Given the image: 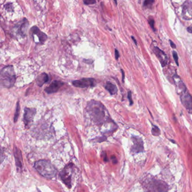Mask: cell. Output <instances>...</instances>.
<instances>
[{"label":"cell","instance_id":"cell-33","mask_svg":"<svg viewBox=\"0 0 192 192\" xmlns=\"http://www.w3.org/2000/svg\"><path fill=\"white\" fill-rule=\"evenodd\" d=\"M114 2L115 3V4H116V5H117V1H114Z\"/></svg>","mask_w":192,"mask_h":192},{"label":"cell","instance_id":"cell-12","mask_svg":"<svg viewBox=\"0 0 192 192\" xmlns=\"http://www.w3.org/2000/svg\"><path fill=\"white\" fill-rule=\"evenodd\" d=\"M182 16L184 19H192V3L190 1H185L183 5Z\"/></svg>","mask_w":192,"mask_h":192},{"label":"cell","instance_id":"cell-30","mask_svg":"<svg viewBox=\"0 0 192 192\" xmlns=\"http://www.w3.org/2000/svg\"><path fill=\"white\" fill-rule=\"evenodd\" d=\"M121 72H122V82H124V80H125V72H124V71L122 69H121Z\"/></svg>","mask_w":192,"mask_h":192},{"label":"cell","instance_id":"cell-27","mask_svg":"<svg viewBox=\"0 0 192 192\" xmlns=\"http://www.w3.org/2000/svg\"><path fill=\"white\" fill-rule=\"evenodd\" d=\"M112 162H113V163H114V164H116V163H117V158H115V156H112Z\"/></svg>","mask_w":192,"mask_h":192},{"label":"cell","instance_id":"cell-26","mask_svg":"<svg viewBox=\"0 0 192 192\" xmlns=\"http://www.w3.org/2000/svg\"><path fill=\"white\" fill-rule=\"evenodd\" d=\"M120 57V54L117 49H115V58L116 60H118Z\"/></svg>","mask_w":192,"mask_h":192},{"label":"cell","instance_id":"cell-6","mask_svg":"<svg viewBox=\"0 0 192 192\" xmlns=\"http://www.w3.org/2000/svg\"><path fill=\"white\" fill-rule=\"evenodd\" d=\"M73 167L72 163L66 166L62 171L60 174V176L61 177V179L62 181L64 182V183L67 186H68L69 188L71 187V183H72V175H71V172L72 171V168Z\"/></svg>","mask_w":192,"mask_h":192},{"label":"cell","instance_id":"cell-17","mask_svg":"<svg viewBox=\"0 0 192 192\" xmlns=\"http://www.w3.org/2000/svg\"><path fill=\"white\" fill-rule=\"evenodd\" d=\"M105 89L108 91L111 95H115L117 94L118 89L117 86L111 82H107L105 86Z\"/></svg>","mask_w":192,"mask_h":192},{"label":"cell","instance_id":"cell-1","mask_svg":"<svg viewBox=\"0 0 192 192\" xmlns=\"http://www.w3.org/2000/svg\"><path fill=\"white\" fill-rule=\"evenodd\" d=\"M86 110L92 120L97 124L103 123L105 117V107L100 102L92 100L88 102Z\"/></svg>","mask_w":192,"mask_h":192},{"label":"cell","instance_id":"cell-22","mask_svg":"<svg viewBox=\"0 0 192 192\" xmlns=\"http://www.w3.org/2000/svg\"><path fill=\"white\" fill-rule=\"evenodd\" d=\"M173 58L175 60V63L176 64V65L177 66H179V62H178V56H177V52L176 51H174L173 52Z\"/></svg>","mask_w":192,"mask_h":192},{"label":"cell","instance_id":"cell-31","mask_svg":"<svg viewBox=\"0 0 192 192\" xmlns=\"http://www.w3.org/2000/svg\"><path fill=\"white\" fill-rule=\"evenodd\" d=\"M187 30L188 31V32L192 33V27H189L187 28Z\"/></svg>","mask_w":192,"mask_h":192},{"label":"cell","instance_id":"cell-13","mask_svg":"<svg viewBox=\"0 0 192 192\" xmlns=\"http://www.w3.org/2000/svg\"><path fill=\"white\" fill-rule=\"evenodd\" d=\"M64 84L61 81H54L50 85L45 89V91L48 94H51L58 92L59 89Z\"/></svg>","mask_w":192,"mask_h":192},{"label":"cell","instance_id":"cell-15","mask_svg":"<svg viewBox=\"0 0 192 192\" xmlns=\"http://www.w3.org/2000/svg\"><path fill=\"white\" fill-rule=\"evenodd\" d=\"M14 158L15 159V163L17 167L22 168L23 166V158L22 152L16 146H15L14 149Z\"/></svg>","mask_w":192,"mask_h":192},{"label":"cell","instance_id":"cell-11","mask_svg":"<svg viewBox=\"0 0 192 192\" xmlns=\"http://www.w3.org/2000/svg\"><path fill=\"white\" fill-rule=\"evenodd\" d=\"M29 33L31 37L37 36L38 39V42L41 44H44L47 39V36L46 34H45L39 30V28L37 26H33L31 28Z\"/></svg>","mask_w":192,"mask_h":192},{"label":"cell","instance_id":"cell-2","mask_svg":"<svg viewBox=\"0 0 192 192\" xmlns=\"http://www.w3.org/2000/svg\"><path fill=\"white\" fill-rule=\"evenodd\" d=\"M35 168L42 176L52 179L56 174V170L51 162L47 160H39L35 162Z\"/></svg>","mask_w":192,"mask_h":192},{"label":"cell","instance_id":"cell-18","mask_svg":"<svg viewBox=\"0 0 192 192\" xmlns=\"http://www.w3.org/2000/svg\"><path fill=\"white\" fill-rule=\"evenodd\" d=\"M20 108L19 101H18L16 104L15 113V114H14V121L15 123H16L17 122V121H18V119L19 116V114H20Z\"/></svg>","mask_w":192,"mask_h":192},{"label":"cell","instance_id":"cell-3","mask_svg":"<svg viewBox=\"0 0 192 192\" xmlns=\"http://www.w3.org/2000/svg\"><path fill=\"white\" fill-rule=\"evenodd\" d=\"M1 84L5 88L10 89L14 86L16 81V75L12 66L5 67L1 70Z\"/></svg>","mask_w":192,"mask_h":192},{"label":"cell","instance_id":"cell-16","mask_svg":"<svg viewBox=\"0 0 192 192\" xmlns=\"http://www.w3.org/2000/svg\"><path fill=\"white\" fill-rule=\"evenodd\" d=\"M49 80V76L46 73H42L39 74L36 79L37 84L39 87H42L45 83H47Z\"/></svg>","mask_w":192,"mask_h":192},{"label":"cell","instance_id":"cell-25","mask_svg":"<svg viewBox=\"0 0 192 192\" xmlns=\"http://www.w3.org/2000/svg\"><path fill=\"white\" fill-rule=\"evenodd\" d=\"M97 2L95 1H93V0H87V1H83V3L85 5H93V4H95V3Z\"/></svg>","mask_w":192,"mask_h":192},{"label":"cell","instance_id":"cell-10","mask_svg":"<svg viewBox=\"0 0 192 192\" xmlns=\"http://www.w3.org/2000/svg\"><path fill=\"white\" fill-rule=\"evenodd\" d=\"M132 142L133 146L131 148V152L134 154L141 153L144 151V143L142 139L137 136H132Z\"/></svg>","mask_w":192,"mask_h":192},{"label":"cell","instance_id":"cell-19","mask_svg":"<svg viewBox=\"0 0 192 192\" xmlns=\"http://www.w3.org/2000/svg\"><path fill=\"white\" fill-rule=\"evenodd\" d=\"M152 135H154V136H159V135L161 134V131L159 129L158 127L157 126H154V125H152Z\"/></svg>","mask_w":192,"mask_h":192},{"label":"cell","instance_id":"cell-7","mask_svg":"<svg viewBox=\"0 0 192 192\" xmlns=\"http://www.w3.org/2000/svg\"><path fill=\"white\" fill-rule=\"evenodd\" d=\"M97 82L94 78H83L80 80H74L72 82L73 85L79 88H87L92 87L96 85Z\"/></svg>","mask_w":192,"mask_h":192},{"label":"cell","instance_id":"cell-24","mask_svg":"<svg viewBox=\"0 0 192 192\" xmlns=\"http://www.w3.org/2000/svg\"><path fill=\"white\" fill-rule=\"evenodd\" d=\"M127 98L129 99V102H130V105H132L133 104V100L132 99V94H131V91H129L128 92V95H127Z\"/></svg>","mask_w":192,"mask_h":192},{"label":"cell","instance_id":"cell-23","mask_svg":"<svg viewBox=\"0 0 192 192\" xmlns=\"http://www.w3.org/2000/svg\"><path fill=\"white\" fill-rule=\"evenodd\" d=\"M149 24L150 25L151 27L154 30H156V29H154V19L152 18H150L149 19Z\"/></svg>","mask_w":192,"mask_h":192},{"label":"cell","instance_id":"cell-29","mask_svg":"<svg viewBox=\"0 0 192 192\" xmlns=\"http://www.w3.org/2000/svg\"><path fill=\"white\" fill-rule=\"evenodd\" d=\"M104 156L103 157L104 161H105V162L108 161V158H107V157H106V154L105 152H104Z\"/></svg>","mask_w":192,"mask_h":192},{"label":"cell","instance_id":"cell-21","mask_svg":"<svg viewBox=\"0 0 192 192\" xmlns=\"http://www.w3.org/2000/svg\"><path fill=\"white\" fill-rule=\"evenodd\" d=\"M4 7L5 8V9L7 10L8 11H13V5L11 3H8V4H6Z\"/></svg>","mask_w":192,"mask_h":192},{"label":"cell","instance_id":"cell-9","mask_svg":"<svg viewBox=\"0 0 192 192\" xmlns=\"http://www.w3.org/2000/svg\"><path fill=\"white\" fill-rule=\"evenodd\" d=\"M36 114V109L35 108H25L23 121L25 126L27 127H29L31 123H32Z\"/></svg>","mask_w":192,"mask_h":192},{"label":"cell","instance_id":"cell-14","mask_svg":"<svg viewBox=\"0 0 192 192\" xmlns=\"http://www.w3.org/2000/svg\"><path fill=\"white\" fill-rule=\"evenodd\" d=\"M153 52L157 56V57L158 58L159 61L162 64V66L164 67L166 66L168 62V58L166 54L157 47H154Z\"/></svg>","mask_w":192,"mask_h":192},{"label":"cell","instance_id":"cell-28","mask_svg":"<svg viewBox=\"0 0 192 192\" xmlns=\"http://www.w3.org/2000/svg\"><path fill=\"white\" fill-rule=\"evenodd\" d=\"M169 41H170V45H171V46L172 47H173V49H175V48L176 47V45H175V44L174 43V42H173V41H172L171 40H169Z\"/></svg>","mask_w":192,"mask_h":192},{"label":"cell","instance_id":"cell-32","mask_svg":"<svg viewBox=\"0 0 192 192\" xmlns=\"http://www.w3.org/2000/svg\"><path fill=\"white\" fill-rule=\"evenodd\" d=\"M131 38H132V40H133V41H134V42H135V45H137V42H136V39H135L134 37H133V36H131Z\"/></svg>","mask_w":192,"mask_h":192},{"label":"cell","instance_id":"cell-8","mask_svg":"<svg viewBox=\"0 0 192 192\" xmlns=\"http://www.w3.org/2000/svg\"><path fill=\"white\" fill-rule=\"evenodd\" d=\"M182 103L189 113H192V98L187 89L182 91L180 95Z\"/></svg>","mask_w":192,"mask_h":192},{"label":"cell","instance_id":"cell-4","mask_svg":"<svg viewBox=\"0 0 192 192\" xmlns=\"http://www.w3.org/2000/svg\"><path fill=\"white\" fill-rule=\"evenodd\" d=\"M145 192H167L168 186L161 180L152 179L143 184Z\"/></svg>","mask_w":192,"mask_h":192},{"label":"cell","instance_id":"cell-20","mask_svg":"<svg viewBox=\"0 0 192 192\" xmlns=\"http://www.w3.org/2000/svg\"><path fill=\"white\" fill-rule=\"evenodd\" d=\"M154 2V1H152V0H146V1L144 2L143 6L144 7L150 8Z\"/></svg>","mask_w":192,"mask_h":192},{"label":"cell","instance_id":"cell-5","mask_svg":"<svg viewBox=\"0 0 192 192\" xmlns=\"http://www.w3.org/2000/svg\"><path fill=\"white\" fill-rule=\"evenodd\" d=\"M29 26V23L26 18H24L21 21L19 22L14 27V32L16 35L24 38L26 36V30Z\"/></svg>","mask_w":192,"mask_h":192}]
</instances>
